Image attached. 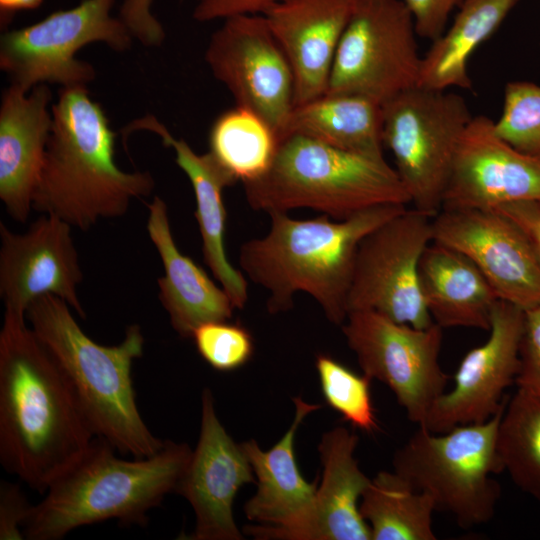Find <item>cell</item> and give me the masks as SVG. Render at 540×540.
<instances>
[{"mask_svg":"<svg viewBox=\"0 0 540 540\" xmlns=\"http://www.w3.org/2000/svg\"><path fill=\"white\" fill-rule=\"evenodd\" d=\"M279 145L274 129L255 112L235 105L214 121L209 152L242 184L263 176Z\"/></svg>","mask_w":540,"mask_h":540,"instance_id":"f1b7e54d","label":"cell"},{"mask_svg":"<svg viewBox=\"0 0 540 540\" xmlns=\"http://www.w3.org/2000/svg\"><path fill=\"white\" fill-rule=\"evenodd\" d=\"M406 208L383 204L341 221L323 214L295 219L288 213L271 212L268 233L242 244L240 267L248 279L269 293V313L292 309L295 294L304 292L320 305L331 323L342 325L348 315V295L361 241Z\"/></svg>","mask_w":540,"mask_h":540,"instance_id":"3957f363","label":"cell"},{"mask_svg":"<svg viewBox=\"0 0 540 540\" xmlns=\"http://www.w3.org/2000/svg\"><path fill=\"white\" fill-rule=\"evenodd\" d=\"M473 116L465 99L447 90L410 88L383 105V143L413 208L442 210L463 132Z\"/></svg>","mask_w":540,"mask_h":540,"instance_id":"ba28073f","label":"cell"},{"mask_svg":"<svg viewBox=\"0 0 540 540\" xmlns=\"http://www.w3.org/2000/svg\"><path fill=\"white\" fill-rule=\"evenodd\" d=\"M20 486L1 481L0 484V539H24L23 524L31 508Z\"/></svg>","mask_w":540,"mask_h":540,"instance_id":"8d00e7d4","label":"cell"},{"mask_svg":"<svg viewBox=\"0 0 540 540\" xmlns=\"http://www.w3.org/2000/svg\"><path fill=\"white\" fill-rule=\"evenodd\" d=\"M25 316L62 371L94 436L133 458L155 454L164 441L142 419L132 379L133 362L143 355L141 327L128 326L117 345L98 344L81 329L70 306L51 294L34 299Z\"/></svg>","mask_w":540,"mask_h":540,"instance_id":"5b68a950","label":"cell"},{"mask_svg":"<svg viewBox=\"0 0 540 540\" xmlns=\"http://www.w3.org/2000/svg\"><path fill=\"white\" fill-rule=\"evenodd\" d=\"M243 187L254 210L269 214L307 208L338 221L370 207L410 203L396 170L385 159L301 135L281 138L269 170Z\"/></svg>","mask_w":540,"mask_h":540,"instance_id":"8992f818","label":"cell"},{"mask_svg":"<svg viewBox=\"0 0 540 540\" xmlns=\"http://www.w3.org/2000/svg\"><path fill=\"white\" fill-rule=\"evenodd\" d=\"M503 100L502 113L494 121L496 134L518 151L540 159V86L509 82Z\"/></svg>","mask_w":540,"mask_h":540,"instance_id":"1f68e13d","label":"cell"},{"mask_svg":"<svg viewBox=\"0 0 540 540\" xmlns=\"http://www.w3.org/2000/svg\"><path fill=\"white\" fill-rule=\"evenodd\" d=\"M25 319L4 313L0 331V462L44 494L94 434L62 371Z\"/></svg>","mask_w":540,"mask_h":540,"instance_id":"6da1fadb","label":"cell"},{"mask_svg":"<svg viewBox=\"0 0 540 540\" xmlns=\"http://www.w3.org/2000/svg\"><path fill=\"white\" fill-rule=\"evenodd\" d=\"M416 36L402 0H354L326 93L359 95L384 105L417 86L422 57Z\"/></svg>","mask_w":540,"mask_h":540,"instance_id":"30bf717a","label":"cell"},{"mask_svg":"<svg viewBox=\"0 0 540 540\" xmlns=\"http://www.w3.org/2000/svg\"><path fill=\"white\" fill-rule=\"evenodd\" d=\"M147 208V232L164 269L163 276L157 280L159 300L172 328L181 337L191 338L203 323L231 319L236 308L225 290L178 249L165 201L155 196Z\"/></svg>","mask_w":540,"mask_h":540,"instance_id":"603a6c76","label":"cell"},{"mask_svg":"<svg viewBox=\"0 0 540 540\" xmlns=\"http://www.w3.org/2000/svg\"><path fill=\"white\" fill-rule=\"evenodd\" d=\"M210 321L198 326L192 337L200 356L218 371H232L245 365L253 355L250 332L238 324Z\"/></svg>","mask_w":540,"mask_h":540,"instance_id":"d6a6232c","label":"cell"},{"mask_svg":"<svg viewBox=\"0 0 540 540\" xmlns=\"http://www.w3.org/2000/svg\"><path fill=\"white\" fill-rule=\"evenodd\" d=\"M192 16L198 22L224 20L236 15L264 14L281 0H195Z\"/></svg>","mask_w":540,"mask_h":540,"instance_id":"74e56055","label":"cell"},{"mask_svg":"<svg viewBox=\"0 0 540 540\" xmlns=\"http://www.w3.org/2000/svg\"><path fill=\"white\" fill-rule=\"evenodd\" d=\"M503 472L540 503V395L517 388L507 399L497 432Z\"/></svg>","mask_w":540,"mask_h":540,"instance_id":"f546056e","label":"cell"},{"mask_svg":"<svg viewBox=\"0 0 540 540\" xmlns=\"http://www.w3.org/2000/svg\"><path fill=\"white\" fill-rule=\"evenodd\" d=\"M410 10L417 35L434 41L447 27L453 10L463 0H402Z\"/></svg>","mask_w":540,"mask_h":540,"instance_id":"d590c367","label":"cell"},{"mask_svg":"<svg viewBox=\"0 0 540 540\" xmlns=\"http://www.w3.org/2000/svg\"><path fill=\"white\" fill-rule=\"evenodd\" d=\"M316 369L327 404L353 426L368 433L376 431L378 424L370 394L371 379L325 354L317 355Z\"/></svg>","mask_w":540,"mask_h":540,"instance_id":"4dcf8cb0","label":"cell"},{"mask_svg":"<svg viewBox=\"0 0 540 540\" xmlns=\"http://www.w3.org/2000/svg\"><path fill=\"white\" fill-rule=\"evenodd\" d=\"M432 219L406 208L363 238L348 295V313L374 311L415 328L434 323L419 283V262L433 241Z\"/></svg>","mask_w":540,"mask_h":540,"instance_id":"7c38bea8","label":"cell"},{"mask_svg":"<svg viewBox=\"0 0 540 540\" xmlns=\"http://www.w3.org/2000/svg\"><path fill=\"white\" fill-rule=\"evenodd\" d=\"M357 444V435L343 426L323 435L318 447L323 477L299 540H372L360 512V500L371 479L354 457Z\"/></svg>","mask_w":540,"mask_h":540,"instance_id":"cb8c5ba5","label":"cell"},{"mask_svg":"<svg viewBox=\"0 0 540 540\" xmlns=\"http://www.w3.org/2000/svg\"><path fill=\"white\" fill-rule=\"evenodd\" d=\"M52 92L10 84L0 105V199L11 218L25 223L52 128Z\"/></svg>","mask_w":540,"mask_h":540,"instance_id":"7402d4cb","label":"cell"},{"mask_svg":"<svg viewBox=\"0 0 540 540\" xmlns=\"http://www.w3.org/2000/svg\"><path fill=\"white\" fill-rule=\"evenodd\" d=\"M517 388L540 395V305L524 310Z\"/></svg>","mask_w":540,"mask_h":540,"instance_id":"836d02e7","label":"cell"},{"mask_svg":"<svg viewBox=\"0 0 540 540\" xmlns=\"http://www.w3.org/2000/svg\"><path fill=\"white\" fill-rule=\"evenodd\" d=\"M116 451L94 436L32 506L24 539L59 540L81 526L108 520L146 525L148 512L175 492L192 454L187 444L170 440L148 457L127 460Z\"/></svg>","mask_w":540,"mask_h":540,"instance_id":"277c9868","label":"cell"},{"mask_svg":"<svg viewBox=\"0 0 540 540\" xmlns=\"http://www.w3.org/2000/svg\"><path fill=\"white\" fill-rule=\"evenodd\" d=\"M419 283L433 322L441 328L490 329L499 300L493 288L463 253L432 241L419 262Z\"/></svg>","mask_w":540,"mask_h":540,"instance_id":"d4e9b609","label":"cell"},{"mask_svg":"<svg viewBox=\"0 0 540 540\" xmlns=\"http://www.w3.org/2000/svg\"><path fill=\"white\" fill-rule=\"evenodd\" d=\"M0 241V297L5 314L26 318L34 299L51 294L86 317L77 292L83 273L68 223L44 214L19 234L0 222Z\"/></svg>","mask_w":540,"mask_h":540,"instance_id":"9a60e30c","label":"cell"},{"mask_svg":"<svg viewBox=\"0 0 540 540\" xmlns=\"http://www.w3.org/2000/svg\"><path fill=\"white\" fill-rule=\"evenodd\" d=\"M493 210L504 214L520 228L540 265V201H517Z\"/></svg>","mask_w":540,"mask_h":540,"instance_id":"f35d334b","label":"cell"},{"mask_svg":"<svg viewBox=\"0 0 540 540\" xmlns=\"http://www.w3.org/2000/svg\"><path fill=\"white\" fill-rule=\"evenodd\" d=\"M523 326L524 310L499 299L493 308L488 339L464 355L453 376L452 389L436 400L420 426L444 433L496 415L507 401L506 389L516 383Z\"/></svg>","mask_w":540,"mask_h":540,"instance_id":"5bb4252c","label":"cell"},{"mask_svg":"<svg viewBox=\"0 0 540 540\" xmlns=\"http://www.w3.org/2000/svg\"><path fill=\"white\" fill-rule=\"evenodd\" d=\"M153 0H123L119 18L133 38L145 47L161 46L166 38L163 25L152 13Z\"/></svg>","mask_w":540,"mask_h":540,"instance_id":"e575fe53","label":"cell"},{"mask_svg":"<svg viewBox=\"0 0 540 540\" xmlns=\"http://www.w3.org/2000/svg\"><path fill=\"white\" fill-rule=\"evenodd\" d=\"M433 500L394 471H381L364 491L360 512L372 540H436Z\"/></svg>","mask_w":540,"mask_h":540,"instance_id":"83f0119b","label":"cell"},{"mask_svg":"<svg viewBox=\"0 0 540 540\" xmlns=\"http://www.w3.org/2000/svg\"><path fill=\"white\" fill-rule=\"evenodd\" d=\"M115 1L82 0L36 23L5 31L0 37V69L10 84L26 92L39 84L87 87L96 71L76 57L83 47L103 43L122 53L135 40L119 16L112 15Z\"/></svg>","mask_w":540,"mask_h":540,"instance_id":"9c48e42d","label":"cell"},{"mask_svg":"<svg viewBox=\"0 0 540 540\" xmlns=\"http://www.w3.org/2000/svg\"><path fill=\"white\" fill-rule=\"evenodd\" d=\"M32 207L82 231L100 219L124 216L135 198L149 196V171L125 172L115 161L116 133L87 87L61 88Z\"/></svg>","mask_w":540,"mask_h":540,"instance_id":"7a4b0ae2","label":"cell"},{"mask_svg":"<svg viewBox=\"0 0 540 540\" xmlns=\"http://www.w3.org/2000/svg\"><path fill=\"white\" fill-rule=\"evenodd\" d=\"M44 0H0L1 22L6 24L18 11L34 10L43 4Z\"/></svg>","mask_w":540,"mask_h":540,"instance_id":"ab89813d","label":"cell"},{"mask_svg":"<svg viewBox=\"0 0 540 540\" xmlns=\"http://www.w3.org/2000/svg\"><path fill=\"white\" fill-rule=\"evenodd\" d=\"M341 326L363 374L387 385L407 418L423 425L449 379L439 360L443 328H415L368 310L349 312Z\"/></svg>","mask_w":540,"mask_h":540,"instance_id":"8fae6325","label":"cell"},{"mask_svg":"<svg viewBox=\"0 0 540 540\" xmlns=\"http://www.w3.org/2000/svg\"><path fill=\"white\" fill-rule=\"evenodd\" d=\"M354 0H281L262 14L294 77L296 105L323 96Z\"/></svg>","mask_w":540,"mask_h":540,"instance_id":"ffe728a7","label":"cell"},{"mask_svg":"<svg viewBox=\"0 0 540 540\" xmlns=\"http://www.w3.org/2000/svg\"><path fill=\"white\" fill-rule=\"evenodd\" d=\"M137 131L156 134L163 145L174 150L176 164L186 174L193 188L195 218L201 234L204 262L234 307L243 309L248 300V283L243 272L228 260L224 242L227 213L223 191L237 181L210 152L196 153L184 139L173 136L156 116L146 114L135 118L121 133L127 139Z\"/></svg>","mask_w":540,"mask_h":540,"instance_id":"44dd1931","label":"cell"},{"mask_svg":"<svg viewBox=\"0 0 540 540\" xmlns=\"http://www.w3.org/2000/svg\"><path fill=\"white\" fill-rule=\"evenodd\" d=\"M524 200L540 201V159L501 139L487 116H473L458 145L442 210H493Z\"/></svg>","mask_w":540,"mask_h":540,"instance_id":"ac0fdd59","label":"cell"},{"mask_svg":"<svg viewBox=\"0 0 540 540\" xmlns=\"http://www.w3.org/2000/svg\"><path fill=\"white\" fill-rule=\"evenodd\" d=\"M253 469L242 445L237 444L219 421L212 392L202 393L200 436L175 492L195 514L191 540H241L233 517L238 490L254 482Z\"/></svg>","mask_w":540,"mask_h":540,"instance_id":"e0dca14e","label":"cell"},{"mask_svg":"<svg viewBox=\"0 0 540 540\" xmlns=\"http://www.w3.org/2000/svg\"><path fill=\"white\" fill-rule=\"evenodd\" d=\"M504 407L485 422L444 433L419 425L394 454L393 471L462 529L485 524L495 515L500 486L493 475L503 472L497 432Z\"/></svg>","mask_w":540,"mask_h":540,"instance_id":"52a82bcc","label":"cell"},{"mask_svg":"<svg viewBox=\"0 0 540 540\" xmlns=\"http://www.w3.org/2000/svg\"><path fill=\"white\" fill-rule=\"evenodd\" d=\"M519 0H463L449 28L422 57L419 86L470 89L467 68L474 51L500 27Z\"/></svg>","mask_w":540,"mask_h":540,"instance_id":"4316f807","label":"cell"},{"mask_svg":"<svg viewBox=\"0 0 540 540\" xmlns=\"http://www.w3.org/2000/svg\"><path fill=\"white\" fill-rule=\"evenodd\" d=\"M433 241L467 256L498 299L523 310L540 305V265L520 228L497 210H441Z\"/></svg>","mask_w":540,"mask_h":540,"instance_id":"2e32d148","label":"cell"},{"mask_svg":"<svg viewBox=\"0 0 540 540\" xmlns=\"http://www.w3.org/2000/svg\"><path fill=\"white\" fill-rule=\"evenodd\" d=\"M301 135L373 159H385L383 105L353 94H324L294 106L279 140Z\"/></svg>","mask_w":540,"mask_h":540,"instance_id":"484cf974","label":"cell"},{"mask_svg":"<svg viewBox=\"0 0 540 540\" xmlns=\"http://www.w3.org/2000/svg\"><path fill=\"white\" fill-rule=\"evenodd\" d=\"M295 416L288 431L268 451L255 440L241 443L257 479V491L244 505L246 517L259 526L244 527L257 539L299 540L313 510L317 482H308L298 469L294 442L307 415L320 405L294 398Z\"/></svg>","mask_w":540,"mask_h":540,"instance_id":"d6986e66","label":"cell"},{"mask_svg":"<svg viewBox=\"0 0 540 540\" xmlns=\"http://www.w3.org/2000/svg\"><path fill=\"white\" fill-rule=\"evenodd\" d=\"M205 62L237 106L262 117L279 135L294 108L290 64L262 14L223 20L211 35Z\"/></svg>","mask_w":540,"mask_h":540,"instance_id":"4fadbf2b","label":"cell"}]
</instances>
